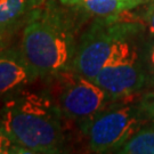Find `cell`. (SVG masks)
I'll return each mask as SVG.
<instances>
[{
  "label": "cell",
  "mask_w": 154,
  "mask_h": 154,
  "mask_svg": "<svg viewBox=\"0 0 154 154\" xmlns=\"http://www.w3.org/2000/svg\"><path fill=\"white\" fill-rule=\"evenodd\" d=\"M70 8L42 0L23 25L21 49L38 78H55L71 69L77 49Z\"/></svg>",
  "instance_id": "obj_1"
},
{
  "label": "cell",
  "mask_w": 154,
  "mask_h": 154,
  "mask_svg": "<svg viewBox=\"0 0 154 154\" xmlns=\"http://www.w3.org/2000/svg\"><path fill=\"white\" fill-rule=\"evenodd\" d=\"M63 118L55 100L42 93L20 90L0 110V126L29 153H61L65 145Z\"/></svg>",
  "instance_id": "obj_2"
},
{
  "label": "cell",
  "mask_w": 154,
  "mask_h": 154,
  "mask_svg": "<svg viewBox=\"0 0 154 154\" xmlns=\"http://www.w3.org/2000/svg\"><path fill=\"white\" fill-rule=\"evenodd\" d=\"M143 30V23L125 13L97 17L78 42L71 70L94 80L116 47L127 39L137 37Z\"/></svg>",
  "instance_id": "obj_3"
},
{
  "label": "cell",
  "mask_w": 154,
  "mask_h": 154,
  "mask_svg": "<svg viewBox=\"0 0 154 154\" xmlns=\"http://www.w3.org/2000/svg\"><path fill=\"white\" fill-rule=\"evenodd\" d=\"M149 123L139 99L116 100L81 127L89 149L94 153L116 152Z\"/></svg>",
  "instance_id": "obj_4"
},
{
  "label": "cell",
  "mask_w": 154,
  "mask_h": 154,
  "mask_svg": "<svg viewBox=\"0 0 154 154\" xmlns=\"http://www.w3.org/2000/svg\"><path fill=\"white\" fill-rule=\"evenodd\" d=\"M135 39L136 37L122 41L104 67L94 78V81L113 100L134 97L153 85L145 61L135 45Z\"/></svg>",
  "instance_id": "obj_5"
},
{
  "label": "cell",
  "mask_w": 154,
  "mask_h": 154,
  "mask_svg": "<svg viewBox=\"0 0 154 154\" xmlns=\"http://www.w3.org/2000/svg\"><path fill=\"white\" fill-rule=\"evenodd\" d=\"M55 78L56 105L64 118L78 122L80 126L116 102L94 80L78 74L71 69Z\"/></svg>",
  "instance_id": "obj_6"
},
{
  "label": "cell",
  "mask_w": 154,
  "mask_h": 154,
  "mask_svg": "<svg viewBox=\"0 0 154 154\" xmlns=\"http://www.w3.org/2000/svg\"><path fill=\"white\" fill-rule=\"evenodd\" d=\"M37 78L21 47L8 46L0 51V98L22 90Z\"/></svg>",
  "instance_id": "obj_7"
},
{
  "label": "cell",
  "mask_w": 154,
  "mask_h": 154,
  "mask_svg": "<svg viewBox=\"0 0 154 154\" xmlns=\"http://www.w3.org/2000/svg\"><path fill=\"white\" fill-rule=\"evenodd\" d=\"M42 0H0V29L24 25L30 14Z\"/></svg>",
  "instance_id": "obj_8"
},
{
  "label": "cell",
  "mask_w": 154,
  "mask_h": 154,
  "mask_svg": "<svg viewBox=\"0 0 154 154\" xmlns=\"http://www.w3.org/2000/svg\"><path fill=\"white\" fill-rule=\"evenodd\" d=\"M61 4L80 13L96 17L109 16L116 13L119 0H58Z\"/></svg>",
  "instance_id": "obj_9"
},
{
  "label": "cell",
  "mask_w": 154,
  "mask_h": 154,
  "mask_svg": "<svg viewBox=\"0 0 154 154\" xmlns=\"http://www.w3.org/2000/svg\"><path fill=\"white\" fill-rule=\"evenodd\" d=\"M120 154H154V123H147L121 149Z\"/></svg>",
  "instance_id": "obj_10"
},
{
  "label": "cell",
  "mask_w": 154,
  "mask_h": 154,
  "mask_svg": "<svg viewBox=\"0 0 154 154\" xmlns=\"http://www.w3.org/2000/svg\"><path fill=\"white\" fill-rule=\"evenodd\" d=\"M11 153H29V151L21 147L16 143H14L11 139V137L2 129V127L0 126V154Z\"/></svg>",
  "instance_id": "obj_11"
},
{
  "label": "cell",
  "mask_w": 154,
  "mask_h": 154,
  "mask_svg": "<svg viewBox=\"0 0 154 154\" xmlns=\"http://www.w3.org/2000/svg\"><path fill=\"white\" fill-rule=\"evenodd\" d=\"M139 104L149 121L154 123V91H149L140 96Z\"/></svg>",
  "instance_id": "obj_12"
},
{
  "label": "cell",
  "mask_w": 154,
  "mask_h": 154,
  "mask_svg": "<svg viewBox=\"0 0 154 154\" xmlns=\"http://www.w3.org/2000/svg\"><path fill=\"white\" fill-rule=\"evenodd\" d=\"M144 26L146 28L149 35L154 37V2L149 7L144 17Z\"/></svg>",
  "instance_id": "obj_13"
},
{
  "label": "cell",
  "mask_w": 154,
  "mask_h": 154,
  "mask_svg": "<svg viewBox=\"0 0 154 154\" xmlns=\"http://www.w3.org/2000/svg\"><path fill=\"white\" fill-rule=\"evenodd\" d=\"M145 64L147 67V71H149V75L152 78L154 83V41L149 45V47L147 48L146 51V58H145Z\"/></svg>",
  "instance_id": "obj_14"
},
{
  "label": "cell",
  "mask_w": 154,
  "mask_h": 154,
  "mask_svg": "<svg viewBox=\"0 0 154 154\" xmlns=\"http://www.w3.org/2000/svg\"><path fill=\"white\" fill-rule=\"evenodd\" d=\"M15 29H0V51L7 48L11 44V34Z\"/></svg>",
  "instance_id": "obj_15"
}]
</instances>
